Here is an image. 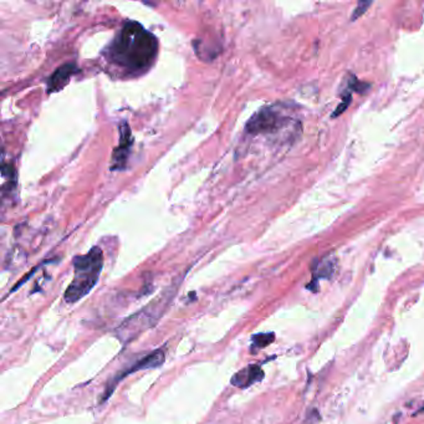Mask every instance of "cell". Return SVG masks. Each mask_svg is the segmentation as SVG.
<instances>
[{
  "mask_svg": "<svg viewBox=\"0 0 424 424\" xmlns=\"http://www.w3.org/2000/svg\"><path fill=\"white\" fill-rule=\"evenodd\" d=\"M285 119L279 111L274 108H262L253 116L247 126L250 133H274L285 125Z\"/></svg>",
  "mask_w": 424,
  "mask_h": 424,
  "instance_id": "277c9868",
  "label": "cell"
},
{
  "mask_svg": "<svg viewBox=\"0 0 424 424\" xmlns=\"http://www.w3.org/2000/svg\"><path fill=\"white\" fill-rule=\"evenodd\" d=\"M262 378H264V371L262 367L258 365H250L233 376L231 385L239 388H247L254 385L256 382H260Z\"/></svg>",
  "mask_w": 424,
  "mask_h": 424,
  "instance_id": "8992f818",
  "label": "cell"
},
{
  "mask_svg": "<svg viewBox=\"0 0 424 424\" xmlns=\"http://www.w3.org/2000/svg\"><path fill=\"white\" fill-rule=\"evenodd\" d=\"M275 340L274 334H258L253 336V349H264Z\"/></svg>",
  "mask_w": 424,
  "mask_h": 424,
  "instance_id": "30bf717a",
  "label": "cell"
},
{
  "mask_svg": "<svg viewBox=\"0 0 424 424\" xmlns=\"http://www.w3.org/2000/svg\"><path fill=\"white\" fill-rule=\"evenodd\" d=\"M158 54V40L137 21H127L110 45L108 59L128 74H141L151 68Z\"/></svg>",
  "mask_w": 424,
  "mask_h": 424,
  "instance_id": "6da1fadb",
  "label": "cell"
},
{
  "mask_svg": "<svg viewBox=\"0 0 424 424\" xmlns=\"http://www.w3.org/2000/svg\"><path fill=\"white\" fill-rule=\"evenodd\" d=\"M371 4H372L371 1H360L358 6H357L355 10H354V14H352V17H351V20L355 21L356 19H358L362 14L366 13V10H367L368 7H369Z\"/></svg>",
  "mask_w": 424,
  "mask_h": 424,
  "instance_id": "8fae6325",
  "label": "cell"
},
{
  "mask_svg": "<svg viewBox=\"0 0 424 424\" xmlns=\"http://www.w3.org/2000/svg\"><path fill=\"white\" fill-rule=\"evenodd\" d=\"M119 132H121L119 146L115 150L113 155V164H111V169L113 171L125 167L127 156H128V152H130V148H131L132 135L127 124L122 125V128H121Z\"/></svg>",
  "mask_w": 424,
  "mask_h": 424,
  "instance_id": "5b68a950",
  "label": "cell"
},
{
  "mask_svg": "<svg viewBox=\"0 0 424 424\" xmlns=\"http://www.w3.org/2000/svg\"><path fill=\"white\" fill-rule=\"evenodd\" d=\"M166 309H156V304L144 307L141 311L136 312L131 318H127L124 324L116 330V336L122 343H130L139 336L144 331L148 330L156 324L158 318L162 316Z\"/></svg>",
  "mask_w": 424,
  "mask_h": 424,
  "instance_id": "3957f363",
  "label": "cell"
},
{
  "mask_svg": "<svg viewBox=\"0 0 424 424\" xmlns=\"http://www.w3.org/2000/svg\"><path fill=\"white\" fill-rule=\"evenodd\" d=\"M336 258L334 256H326L321 262H316L315 269H314V278H312L311 284L315 282V285H316L320 279H330L336 270Z\"/></svg>",
  "mask_w": 424,
  "mask_h": 424,
  "instance_id": "9c48e42d",
  "label": "cell"
},
{
  "mask_svg": "<svg viewBox=\"0 0 424 424\" xmlns=\"http://www.w3.org/2000/svg\"><path fill=\"white\" fill-rule=\"evenodd\" d=\"M104 268V254L102 250L95 247L85 256H76L74 259L75 275L66 291L65 301L75 304L79 300L85 298L97 284L100 279L101 271Z\"/></svg>",
  "mask_w": 424,
  "mask_h": 424,
  "instance_id": "7a4b0ae2",
  "label": "cell"
},
{
  "mask_svg": "<svg viewBox=\"0 0 424 424\" xmlns=\"http://www.w3.org/2000/svg\"><path fill=\"white\" fill-rule=\"evenodd\" d=\"M164 360H166L164 352H163L162 349H157V351L152 352L150 355L144 356V358L141 361H138L133 367L127 369L125 374L119 376L116 382L121 380V378H124L127 374H133V372L139 371V369H150V368L160 367V366H162Z\"/></svg>",
  "mask_w": 424,
  "mask_h": 424,
  "instance_id": "ba28073f",
  "label": "cell"
},
{
  "mask_svg": "<svg viewBox=\"0 0 424 424\" xmlns=\"http://www.w3.org/2000/svg\"><path fill=\"white\" fill-rule=\"evenodd\" d=\"M79 71L75 64H65L49 79V93H57L69 82L70 79Z\"/></svg>",
  "mask_w": 424,
  "mask_h": 424,
  "instance_id": "52a82bcc",
  "label": "cell"
}]
</instances>
